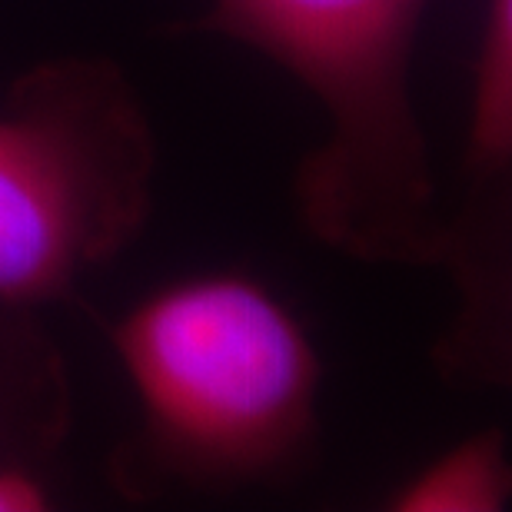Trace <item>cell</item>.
Instances as JSON below:
<instances>
[{"instance_id":"cell-1","label":"cell","mask_w":512,"mask_h":512,"mask_svg":"<svg viewBox=\"0 0 512 512\" xmlns=\"http://www.w3.org/2000/svg\"><path fill=\"white\" fill-rule=\"evenodd\" d=\"M110 343L140 403L117 479L133 493H233L306 473L320 443L323 360L263 280L213 270L163 283Z\"/></svg>"},{"instance_id":"cell-2","label":"cell","mask_w":512,"mask_h":512,"mask_svg":"<svg viewBox=\"0 0 512 512\" xmlns=\"http://www.w3.org/2000/svg\"><path fill=\"white\" fill-rule=\"evenodd\" d=\"M429 0H213L193 30L230 37L293 74L326 137L296 170L306 233L363 263L439 266L449 253L413 54Z\"/></svg>"},{"instance_id":"cell-3","label":"cell","mask_w":512,"mask_h":512,"mask_svg":"<svg viewBox=\"0 0 512 512\" xmlns=\"http://www.w3.org/2000/svg\"><path fill=\"white\" fill-rule=\"evenodd\" d=\"M157 137L110 57L24 70L0 107V303L64 300L114 263L153 210Z\"/></svg>"},{"instance_id":"cell-4","label":"cell","mask_w":512,"mask_h":512,"mask_svg":"<svg viewBox=\"0 0 512 512\" xmlns=\"http://www.w3.org/2000/svg\"><path fill=\"white\" fill-rule=\"evenodd\" d=\"M469 200L446 217L443 270L463 290V313L449 343L466 353H493L509 343V170H512V0H486L473 67L466 127Z\"/></svg>"},{"instance_id":"cell-5","label":"cell","mask_w":512,"mask_h":512,"mask_svg":"<svg viewBox=\"0 0 512 512\" xmlns=\"http://www.w3.org/2000/svg\"><path fill=\"white\" fill-rule=\"evenodd\" d=\"M70 386L57 350L27 320L0 303V463H37L67 436Z\"/></svg>"},{"instance_id":"cell-6","label":"cell","mask_w":512,"mask_h":512,"mask_svg":"<svg viewBox=\"0 0 512 512\" xmlns=\"http://www.w3.org/2000/svg\"><path fill=\"white\" fill-rule=\"evenodd\" d=\"M512 469L499 429L463 439L389 493L393 512H499L509 509Z\"/></svg>"},{"instance_id":"cell-7","label":"cell","mask_w":512,"mask_h":512,"mask_svg":"<svg viewBox=\"0 0 512 512\" xmlns=\"http://www.w3.org/2000/svg\"><path fill=\"white\" fill-rule=\"evenodd\" d=\"M50 506L44 466L0 463V512H40Z\"/></svg>"}]
</instances>
